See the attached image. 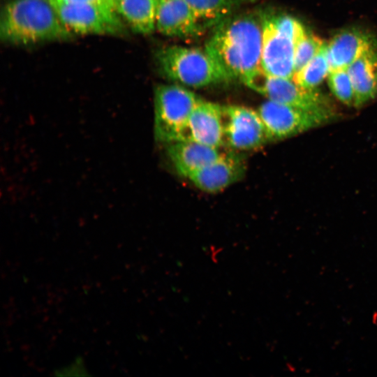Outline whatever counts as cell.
Returning a JSON list of instances; mask_svg holds the SVG:
<instances>
[{"label":"cell","mask_w":377,"mask_h":377,"mask_svg":"<svg viewBox=\"0 0 377 377\" xmlns=\"http://www.w3.org/2000/svg\"><path fill=\"white\" fill-rule=\"evenodd\" d=\"M223 146L251 150L269 141L258 110L241 105H221Z\"/></svg>","instance_id":"9"},{"label":"cell","mask_w":377,"mask_h":377,"mask_svg":"<svg viewBox=\"0 0 377 377\" xmlns=\"http://www.w3.org/2000/svg\"><path fill=\"white\" fill-rule=\"evenodd\" d=\"M355 93L354 105L360 107L377 95V45L366 50L348 68Z\"/></svg>","instance_id":"15"},{"label":"cell","mask_w":377,"mask_h":377,"mask_svg":"<svg viewBox=\"0 0 377 377\" xmlns=\"http://www.w3.org/2000/svg\"><path fill=\"white\" fill-rule=\"evenodd\" d=\"M327 83L337 99L344 104L354 105V89L347 68L331 70L327 75Z\"/></svg>","instance_id":"19"},{"label":"cell","mask_w":377,"mask_h":377,"mask_svg":"<svg viewBox=\"0 0 377 377\" xmlns=\"http://www.w3.org/2000/svg\"><path fill=\"white\" fill-rule=\"evenodd\" d=\"M203 28L216 26L242 6L256 0H185Z\"/></svg>","instance_id":"17"},{"label":"cell","mask_w":377,"mask_h":377,"mask_svg":"<svg viewBox=\"0 0 377 377\" xmlns=\"http://www.w3.org/2000/svg\"><path fill=\"white\" fill-rule=\"evenodd\" d=\"M244 170V163L239 156L222 152L216 160L192 174L188 179L200 190L214 193L239 180Z\"/></svg>","instance_id":"12"},{"label":"cell","mask_w":377,"mask_h":377,"mask_svg":"<svg viewBox=\"0 0 377 377\" xmlns=\"http://www.w3.org/2000/svg\"><path fill=\"white\" fill-rule=\"evenodd\" d=\"M82 366V360H79L78 358L75 360V362L68 366L67 367H64L57 371V376H75L74 372L76 373V376H84L88 375L84 374L87 371L84 369Z\"/></svg>","instance_id":"21"},{"label":"cell","mask_w":377,"mask_h":377,"mask_svg":"<svg viewBox=\"0 0 377 377\" xmlns=\"http://www.w3.org/2000/svg\"><path fill=\"white\" fill-rule=\"evenodd\" d=\"M156 30L166 36L185 38L204 29L185 0H157Z\"/></svg>","instance_id":"11"},{"label":"cell","mask_w":377,"mask_h":377,"mask_svg":"<svg viewBox=\"0 0 377 377\" xmlns=\"http://www.w3.org/2000/svg\"><path fill=\"white\" fill-rule=\"evenodd\" d=\"M168 156L179 175L188 178L221 154L219 148L191 141L178 140L167 147Z\"/></svg>","instance_id":"14"},{"label":"cell","mask_w":377,"mask_h":377,"mask_svg":"<svg viewBox=\"0 0 377 377\" xmlns=\"http://www.w3.org/2000/svg\"><path fill=\"white\" fill-rule=\"evenodd\" d=\"M324 43L318 37L308 31L297 41L294 54L295 73L304 68L318 54Z\"/></svg>","instance_id":"20"},{"label":"cell","mask_w":377,"mask_h":377,"mask_svg":"<svg viewBox=\"0 0 377 377\" xmlns=\"http://www.w3.org/2000/svg\"><path fill=\"white\" fill-rule=\"evenodd\" d=\"M234 14L215 26L205 48L228 80L243 82L262 68L263 13Z\"/></svg>","instance_id":"1"},{"label":"cell","mask_w":377,"mask_h":377,"mask_svg":"<svg viewBox=\"0 0 377 377\" xmlns=\"http://www.w3.org/2000/svg\"><path fill=\"white\" fill-rule=\"evenodd\" d=\"M50 1L66 2V3H91V4L99 5L101 6L110 8L114 10V8L112 6L109 0H50Z\"/></svg>","instance_id":"22"},{"label":"cell","mask_w":377,"mask_h":377,"mask_svg":"<svg viewBox=\"0 0 377 377\" xmlns=\"http://www.w3.org/2000/svg\"><path fill=\"white\" fill-rule=\"evenodd\" d=\"M50 1L61 21L74 35L124 36V22L114 9L91 3Z\"/></svg>","instance_id":"7"},{"label":"cell","mask_w":377,"mask_h":377,"mask_svg":"<svg viewBox=\"0 0 377 377\" xmlns=\"http://www.w3.org/2000/svg\"><path fill=\"white\" fill-rule=\"evenodd\" d=\"M376 45L374 37L367 31L353 27L341 29L327 44L331 70L348 68L366 50Z\"/></svg>","instance_id":"13"},{"label":"cell","mask_w":377,"mask_h":377,"mask_svg":"<svg viewBox=\"0 0 377 377\" xmlns=\"http://www.w3.org/2000/svg\"><path fill=\"white\" fill-rule=\"evenodd\" d=\"M156 60L163 76L186 87L202 88L228 80L205 48L167 46L156 52Z\"/></svg>","instance_id":"4"},{"label":"cell","mask_w":377,"mask_h":377,"mask_svg":"<svg viewBox=\"0 0 377 377\" xmlns=\"http://www.w3.org/2000/svg\"><path fill=\"white\" fill-rule=\"evenodd\" d=\"M75 36L62 23L50 0H9L1 8L0 38L6 44L68 40Z\"/></svg>","instance_id":"2"},{"label":"cell","mask_w":377,"mask_h":377,"mask_svg":"<svg viewBox=\"0 0 377 377\" xmlns=\"http://www.w3.org/2000/svg\"><path fill=\"white\" fill-rule=\"evenodd\" d=\"M121 0H109V1L110 2V3L112 4V6H113V8H114V10H116V8L119 3V2ZM117 12V11H116Z\"/></svg>","instance_id":"23"},{"label":"cell","mask_w":377,"mask_h":377,"mask_svg":"<svg viewBox=\"0 0 377 377\" xmlns=\"http://www.w3.org/2000/svg\"><path fill=\"white\" fill-rule=\"evenodd\" d=\"M157 0H121L116 11L134 32L147 35L156 30Z\"/></svg>","instance_id":"16"},{"label":"cell","mask_w":377,"mask_h":377,"mask_svg":"<svg viewBox=\"0 0 377 377\" xmlns=\"http://www.w3.org/2000/svg\"><path fill=\"white\" fill-rule=\"evenodd\" d=\"M154 98L156 139L168 144L175 142L200 98L177 84L157 86Z\"/></svg>","instance_id":"5"},{"label":"cell","mask_w":377,"mask_h":377,"mask_svg":"<svg viewBox=\"0 0 377 377\" xmlns=\"http://www.w3.org/2000/svg\"><path fill=\"white\" fill-rule=\"evenodd\" d=\"M178 140L217 148L223 146L221 105L200 98L180 129L176 141Z\"/></svg>","instance_id":"10"},{"label":"cell","mask_w":377,"mask_h":377,"mask_svg":"<svg viewBox=\"0 0 377 377\" xmlns=\"http://www.w3.org/2000/svg\"><path fill=\"white\" fill-rule=\"evenodd\" d=\"M327 44L325 43L318 54L293 79L300 87L315 90L330 71Z\"/></svg>","instance_id":"18"},{"label":"cell","mask_w":377,"mask_h":377,"mask_svg":"<svg viewBox=\"0 0 377 377\" xmlns=\"http://www.w3.org/2000/svg\"><path fill=\"white\" fill-rule=\"evenodd\" d=\"M261 66L267 75L293 79L297 41L306 32L287 14L263 13Z\"/></svg>","instance_id":"3"},{"label":"cell","mask_w":377,"mask_h":377,"mask_svg":"<svg viewBox=\"0 0 377 377\" xmlns=\"http://www.w3.org/2000/svg\"><path fill=\"white\" fill-rule=\"evenodd\" d=\"M242 82L272 101L311 111L334 110L329 100L316 89H304L293 79L267 75L263 68Z\"/></svg>","instance_id":"8"},{"label":"cell","mask_w":377,"mask_h":377,"mask_svg":"<svg viewBox=\"0 0 377 377\" xmlns=\"http://www.w3.org/2000/svg\"><path fill=\"white\" fill-rule=\"evenodd\" d=\"M269 140H281L324 125L336 117L334 110L311 111L270 100L258 109Z\"/></svg>","instance_id":"6"}]
</instances>
